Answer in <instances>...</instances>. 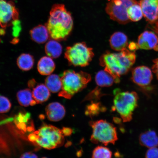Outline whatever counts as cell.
I'll use <instances>...</instances> for the list:
<instances>
[{"instance_id":"cell-16","label":"cell","mask_w":158,"mask_h":158,"mask_svg":"<svg viewBox=\"0 0 158 158\" xmlns=\"http://www.w3.org/2000/svg\"><path fill=\"white\" fill-rule=\"evenodd\" d=\"M30 35L33 40L39 44L46 42L50 35L46 26L43 25L37 26L31 30Z\"/></svg>"},{"instance_id":"cell-24","label":"cell","mask_w":158,"mask_h":158,"mask_svg":"<svg viewBox=\"0 0 158 158\" xmlns=\"http://www.w3.org/2000/svg\"><path fill=\"white\" fill-rule=\"evenodd\" d=\"M127 14L130 20L133 22L139 21L143 16L141 7L138 2L128 8L127 10Z\"/></svg>"},{"instance_id":"cell-4","label":"cell","mask_w":158,"mask_h":158,"mask_svg":"<svg viewBox=\"0 0 158 158\" xmlns=\"http://www.w3.org/2000/svg\"><path fill=\"white\" fill-rule=\"evenodd\" d=\"M29 139L39 147L48 150L62 146L64 141L62 130L51 125L43 126L30 135Z\"/></svg>"},{"instance_id":"cell-12","label":"cell","mask_w":158,"mask_h":158,"mask_svg":"<svg viewBox=\"0 0 158 158\" xmlns=\"http://www.w3.org/2000/svg\"><path fill=\"white\" fill-rule=\"evenodd\" d=\"M137 43L140 49L150 50L158 45V37L152 31H146L138 37Z\"/></svg>"},{"instance_id":"cell-34","label":"cell","mask_w":158,"mask_h":158,"mask_svg":"<svg viewBox=\"0 0 158 158\" xmlns=\"http://www.w3.org/2000/svg\"><path fill=\"white\" fill-rule=\"evenodd\" d=\"M154 49H155V51H158V45H157V46H156L155 47V48H154Z\"/></svg>"},{"instance_id":"cell-18","label":"cell","mask_w":158,"mask_h":158,"mask_svg":"<svg viewBox=\"0 0 158 158\" xmlns=\"http://www.w3.org/2000/svg\"><path fill=\"white\" fill-rule=\"evenodd\" d=\"M33 98L37 104L46 102L50 97V91L45 85L40 84L33 88Z\"/></svg>"},{"instance_id":"cell-2","label":"cell","mask_w":158,"mask_h":158,"mask_svg":"<svg viewBox=\"0 0 158 158\" xmlns=\"http://www.w3.org/2000/svg\"><path fill=\"white\" fill-rule=\"evenodd\" d=\"M73 24L72 15L64 4L53 6L46 24L51 38L57 41L65 40L72 31Z\"/></svg>"},{"instance_id":"cell-10","label":"cell","mask_w":158,"mask_h":158,"mask_svg":"<svg viewBox=\"0 0 158 158\" xmlns=\"http://www.w3.org/2000/svg\"><path fill=\"white\" fill-rule=\"evenodd\" d=\"M131 79L134 83L143 87L151 84L153 75L151 69L148 67L138 66L132 70Z\"/></svg>"},{"instance_id":"cell-31","label":"cell","mask_w":158,"mask_h":158,"mask_svg":"<svg viewBox=\"0 0 158 158\" xmlns=\"http://www.w3.org/2000/svg\"><path fill=\"white\" fill-rule=\"evenodd\" d=\"M62 131L64 136H69L72 133L73 130L69 128L64 127L62 129Z\"/></svg>"},{"instance_id":"cell-20","label":"cell","mask_w":158,"mask_h":158,"mask_svg":"<svg viewBox=\"0 0 158 158\" xmlns=\"http://www.w3.org/2000/svg\"><path fill=\"white\" fill-rule=\"evenodd\" d=\"M18 101L21 106H34L36 102L33 98L32 92L28 89L19 91L17 95Z\"/></svg>"},{"instance_id":"cell-22","label":"cell","mask_w":158,"mask_h":158,"mask_svg":"<svg viewBox=\"0 0 158 158\" xmlns=\"http://www.w3.org/2000/svg\"><path fill=\"white\" fill-rule=\"evenodd\" d=\"M45 85L53 93L60 92L62 87L61 77L56 74H50L45 80Z\"/></svg>"},{"instance_id":"cell-11","label":"cell","mask_w":158,"mask_h":158,"mask_svg":"<svg viewBox=\"0 0 158 158\" xmlns=\"http://www.w3.org/2000/svg\"><path fill=\"white\" fill-rule=\"evenodd\" d=\"M139 3L146 20L150 23L156 21L158 19V0H141Z\"/></svg>"},{"instance_id":"cell-6","label":"cell","mask_w":158,"mask_h":158,"mask_svg":"<svg viewBox=\"0 0 158 158\" xmlns=\"http://www.w3.org/2000/svg\"><path fill=\"white\" fill-rule=\"evenodd\" d=\"M89 123L93 130L90 137L93 143L106 146L110 143L114 144L117 141L116 128L113 124L103 120L91 121Z\"/></svg>"},{"instance_id":"cell-19","label":"cell","mask_w":158,"mask_h":158,"mask_svg":"<svg viewBox=\"0 0 158 158\" xmlns=\"http://www.w3.org/2000/svg\"><path fill=\"white\" fill-rule=\"evenodd\" d=\"M95 81L97 85L101 87H109L116 83L115 78L105 70H101L96 74Z\"/></svg>"},{"instance_id":"cell-13","label":"cell","mask_w":158,"mask_h":158,"mask_svg":"<svg viewBox=\"0 0 158 158\" xmlns=\"http://www.w3.org/2000/svg\"><path fill=\"white\" fill-rule=\"evenodd\" d=\"M45 112L48 119L51 121L58 122L63 119L66 114L64 106L58 102L49 104L45 108Z\"/></svg>"},{"instance_id":"cell-5","label":"cell","mask_w":158,"mask_h":158,"mask_svg":"<svg viewBox=\"0 0 158 158\" xmlns=\"http://www.w3.org/2000/svg\"><path fill=\"white\" fill-rule=\"evenodd\" d=\"M114 108L120 114L124 122L131 121L133 112L138 106V96L135 92H122L118 90L114 93Z\"/></svg>"},{"instance_id":"cell-21","label":"cell","mask_w":158,"mask_h":158,"mask_svg":"<svg viewBox=\"0 0 158 158\" xmlns=\"http://www.w3.org/2000/svg\"><path fill=\"white\" fill-rule=\"evenodd\" d=\"M45 49L47 55L52 58H58L62 52V45L54 39L51 40L47 43Z\"/></svg>"},{"instance_id":"cell-9","label":"cell","mask_w":158,"mask_h":158,"mask_svg":"<svg viewBox=\"0 0 158 158\" xmlns=\"http://www.w3.org/2000/svg\"><path fill=\"white\" fill-rule=\"evenodd\" d=\"M19 13L14 4L11 1L0 0V25L3 28L12 25H19Z\"/></svg>"},{"instance_id":"cell-28","label":"cell","mask_w":158,"mask_h":158,"mask_svg":"<svg viewBox=\"0 0 158 158\" xmlns=\"http://www.w3.org/2000/svg\"><path fill=\"white\" fill-rule=\"evenodd\" d=\"M145 157L158 158V148L156 147L150 148L146 153Z\"/></svg>"},{"instance_id":"cell-33","label":"cell","mask_w":158,"mask_h":158,"mask_svg":"<svg viewBox=\"0 0 158 158\" xmlns=\"http://www.w3.org/2000/svg\"><path fill=\"white\" fill-rule=\"evenodd\" d=\"M0 27H1V25H0ZM5 33V31L4 30L3 28L0 29V35H3Z\"/></svg>"},{"instance_id":"cell-35","label":"cell","mask_w":158,"mask_h":158,"mask_svg":"<svg viewBox=\"0 0 158 158\" xmlns=\"http://www.w3.org/2000/svg\"><path fill=\"white\" fill-rule=\"evenodd\" d=\"M157 15H158V7L157 8Z\"/></svg>"},{"instance_id":"cell-25","label":"cell","mask_w":158,"mask_h":158,"mask_svg":"<svg viewBox=\"0 0 158 158\" xmlns=\"http://www.w3.org/2000/svg\"><path fill=\"white\" fill-rule=\"evenodd\" d=\"M112 152L109 149L103 146H98L92 152L93 158H111Z\"/></svg>"},{"instance_id":"cell-14","label":"cell","mask_w":158,"mask_h":158,"mask_svg":"<svg viewBox=\"0 0 158 158\" xmlns=\"http://www.w3.org/2000/svg\"><path fill=\"white\" fill-rule=\"evenodd\" d=\"M110 43L112 49L120 51L128 46L127 37L123 33L119 31L116 32L110 36Z\"/></svg>"},{"instance_id":"cell-17","label":"cell","mask_w":158,"mask_h":158,"mask_svg":"<svg viewBox=\"0 0 158 158\" xmlns=\"http://www.w3.org/2000/svg\"><path fill=\"white\" fill-rule=\"evenodd\" d=\"M52 58L44 56L39 61L37 70L39 73L43 76H49L52 73L55 69V64Z\"/></svg>"},{"instance_id":"cell-32","label":"cell","mask_w":158,"mask_h":158,"mask_svg":"<svg viewBox=\"0 0 158 158\" xmlns=\"http://www.w3.org/2000/svg\"><path fill=\"white\" fill-rule=\"evenodd\" d=\"M21 158H37V156L35 154L31 152H26L23 154Z\"/></svg>"},{"instance_id":"cell-8","label":"cell","mask_w":158,"mask_h":158,"mask_svg":"<svg viewBox=\"0 0 158 158\" xmlns=\"http://www.w3.org/2000/svg\"><path fill=\"white\" fill-rule=\"evenodd\" d=\"M137 2V0H110L106 4V11L110 19L120 24H126L130 21L127 9Z\"/></svg>"},{"instance_id":"cell-3","label":"cell","mask_w":158,"mask_h":158,"mask_svg":"<svg viewBox=\"0 0 158 158\" xmlns=\"http://www.w3.org/2000/svg\"><path fill=\"white\" fill-rule=\"evenodd\" d=\"M62 87L58 96L70 99L74 95L85 88L91 80L90 75L82 71H64L61 77Z\"/></svg>"},{"instance_id":"cell-27","label":"cell","mask_w":158,"mask_h":158,"mask_svg":"<svg viewBox=\"0 0 158 158\" xmlns=\"http://www.w3.org/2000/svg\"><path fill=\"white\" fill-rule=\"evenodd\" d=\"M11 106V102L8 98L5 96H0V113H5L9 112Z\"/></svg>"},{"instance_id":"cell-30","label":"cell","mask_w":158,"mask_h":158,"mask_svg":"<svg viewBox=\"0 0 158 158\" xmlns=\"http://www.w3.org/2000/svg\"><path fill=\"white\" fill-rule=\"evenodd\" d=\"M128 48L131 51H135L139 49L138 43L134 42H131L130 43L128 46Z\"/></svg>"},{"instance_id":"cell-15","label":"cell","mask_w":158,"mask_h":158,"mask_svg":"<svg viewBox=\"0 0 158 158\" xmlns=\"http://www.w3.org/2000/svg\"><path fill=\"white\" fill-rule=\"evenodd\" d=\"M139 142L140 145L143 147H156L158 146V137L155 131L149 130L141 134Z\"/></svg>"},{"instance_id":"cell-1","label":"cell","mask_w":158,"mask_h":158,"mask_svg":"<svg viewBox=\"0 0 158 158\" xmlns=\"http://www.w3.org/2000/svg\"><path fill=\"white\" fill-rule=\"evenodd\" d=\"M136 58L135 53L126 48L118 53L107 51L101 56L100 64L105 67L104 70L110 73L118 83L120 81V76L129 72L135 63Z\"/></svg>"},{"instance_id":"cell-26","label":"cell","mask_w":158,"mask_h":158,"mask_svg":"<svg viewBox=\"0 0 158 158\" xmlns=\"http://www.w3.org/2000/svg\"><path fill=\"white\" fill-rule=\"evenodd\" d=\"M102 109H105V108H103L99 103L94 102L87 106L85 114L87 115L90 116H94L98 114L100 112L103 111Z\"/></svg>"},{"instance_id":"cell-7","label":"cell","mask_w":158,"mask_h":158,"mask_svg":"<svg viewBox=\"0 0 158 158\" xmlns=\"http://www.w3.org/2000/svg\"><path fill=\"white\" fill-rule=\"evenodd\" d=\"M94 56L93 49L85 42L77 43L67 47L65 58L69 64L74 66L85 67L89 64Z\"/></svg>"},{"instance_id":"cell-36","label":"cell","mask_w":158,"mask_h":158,"mask_svg":"<svg viewBox=\"0 0 158 158\" xmlns=\"http://www.w3.org/2000/svg\"><path fill=\"white\" fill-rule=\"evenodd\" d=\"M108 1H110V0H108Z\"/></svg>"},{"instance_id":"cell-23","label":"cell","mask_w":158,"mask_h":158,"mask_svg":"<svg viewBox=\"0 0 158 158\" xmlns=\"http://www.w3.org/2000/svg\"><path fill=\"white\" fill-rule=\"evenodd\" d=\"M34 59L31 55L23 54L19 56L17 64L19 68L23 71H28L33 68Z\"/></svg>"},{"instance_id":"cell-29","label":"cell","mask_w":158,"mask_h":158,"mask_svg":"<svg viewBox=\"0 0 158 158\" xmlns=\"http://www.w3.org/2000/svg\"><path fill=\"white\" fill-rule=\"evenodd\" d=\"M154 64L152 68L153 72L156 75L158 80V58L154 59L153 60Z\"/></svg>"}]
</instances>
